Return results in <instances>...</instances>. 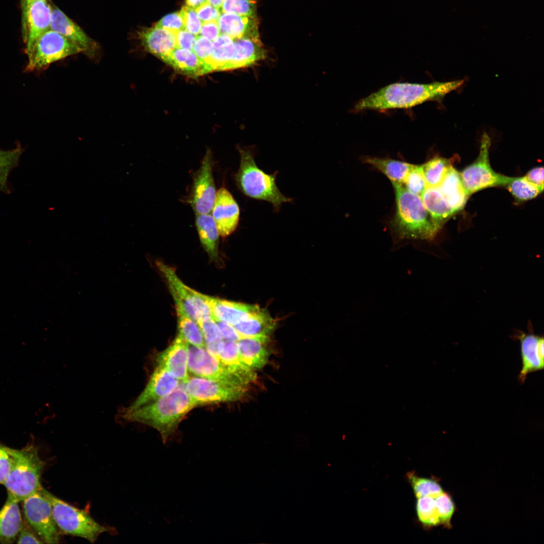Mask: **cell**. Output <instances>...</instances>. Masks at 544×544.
<instances>
[{"label":"cell","instance_id":"obj_20","mask_svg":"<svg viewBox=\"0 0 544 544\" xmlns=\"http://www.w3.org/2000/svg\"><path fill=\"white\" fill-rule=\"evenodd\" d=\"M213 317L232 325L254 314L260 308L257 305L228 301L203 294Z\"/></svg>","mask_w":544,"mask_h":544},{"label":"cell","instance_id":"obj_39","mask_svg":"<svg viewBox=\"0 0 544 544\" xmlns=\"http://www.w3.org/2000/svg\"><path fill=\"white\" fill-rule=\"evenodd\" d=\"M518 201H524L536 197L541 191L525 177H512L506 186Z\"/></svg>","mask_w":544,"mask_h":544},{"label":"cell","instance_id":"obj_17","mask_svg":"<svg viewBox=\"0 0 544 544\" xmlns=\"http://www.w3.org/2000/svg\"><path fill=\"white\" fill-rule=\"evenodd\" d=\"M181 383L165 369L157 365L144 389L127 408L135 409L162 398L174 391Z\"/></svg>","mask_w":544,"mask_h":544},{"label":"cell","instance_id":"obj_21","mask_svg":"<svg viewBox=\"0 0 544 544\" xmlns=\"http://www.w3.org/2000/svg\"><path fill=\"white\" fill-rule=\"evenodd\" d=\"M235 54L229 70L250 66L265 58L266 51L258 36H246L234 39Z\"/></svg>","mask_w":544,"mask_h":544},{"label":"cell","instance_id":"obj_13","mask_svg":"<svg viewBox=\"0 0 544 544\" xmlns=\"http://www.w3.org/2000/svg\"><path fill=\"white\" fill-rule=\"evenodd\" d=\"M216 192L212 155L211 150H208L193 177L190 203L195 215L211 213Z\"/></svg>","mask_w":544,"mask_h":544},{"label":"cell","instance_id":"obj_48","mask_svg":"<svg viewBox=\"0 0 544 544\" xmlns=\"http://www.w3.org/2000/svg\"><path fill=\"white\" fill-rule=\"evenodd\" d=\"M195 11L198 18L202 23L210 21H217L222 13L221 9L216 8L209 3L201 6Z\"/></svg>","mask_w":544,"mask_h":544},{"label":"cell","instance_id":"obj_5","mask_svg":"<svg viewBox=\"0 0 544 544\" xmlns=\"http://www.w3.org/2000/svg\"><path fill=\"white\" fill-rule=\"evenodd\" d=\"M6 448L11 458V466L4 485L8 492L22 502L42 487L40 480L45 462L33 445L20 449Z\"/></svg>","mask_w":544,"mask_h":544},{"label":"cell","instance_id":"obj_30","mask_svg":"<svg viewBox=\"0 0 544 544\" xmlns=\"http://www.w3.org/2000/svg\"><path fill=\"white\" fill-rule=\"evenodd\" d=\"M219 361L247 384L255 379V371L248 368L241 360L237 342L224 340Z\"/></svg>","mask_w":544,"mask_h":544},{"label":"cell","instance_id":"obj_16","mask_svg":"<svg viewBox=\"0 0 544 544\" xmlns=\"http://www.w3.org/2000/svg\"><path fill=\"white\" fill-rule=\"evenodd\" d=\"M515 336L520 342L522 361L518 379L523 383L528 374L543 369V337L532 332L527 333L521 331H518Z\"/></svg>","mask_w":544,"mask_h":544},{"label":"cell","instance_id":"obj_47","mask_svg":"<svg viewBox=\"0 0 544 544\" xmlns=\"http://www.w3.org/2000/svg\"><path fill=\"white\" fill-rule=\"evenodd\" d=\"M17 543H43V541L34 531L25 520L17 537Z\"/></svg>","mask_w":544,"mask_h":544},{"label":"cell","instance_id":"obj_43","mask_svg":"<svg viewBox=\"0 0 544 544\" xmlns=\"http://www.w3.org/2000/svg\"><path fill=\"white\" fill-rule=\"evenodd\" d=\"M436 506L441 524L451 527V519L455 510V505L450 496L443 492L435 497Z\"/></svg>","mask_w":544,"mask_h":544},{"label":"cell","instance_id":"obj_50","mask_svg":"<svg viewBox=\"0 0 544 544\" xmlns=\"http://www.w3.org/2000/svg\"><path fill=\"white\" fill-rule=\"evenodd\" d=\"M175 33L177 47L192 50L196 36L185 29Z\"/></svg>","mask_w":544,"mask_h":544},{"label":"cell","instance_id":"obj_12","mask_svg":"<svg viewBox=\"0 0 544 544\" xmlns=\"http://www.w3.org/2000/svg\"><path fill=\"white\" fill-rule=\"evenodd\" d=\"M188 370L194 376L246 387L248 385L230 371L204 347L189 345Z\"/></svg>","mask_w":544,"mask_h":544},{"label":"cell","instance_id":"obj_22","mask_svg":"<svg viewBox=\"0 0 544 544\" xmlns=\"http://www.w3.org/2000/svg\"><path fill=\"white\" fill-rule=\"evenodd\" d=\"M139 36L144 48L164 61L177 47L175 33L160 28H144Z\"/></svg>","mask_w":544,"mask_h":544},{"label":"cell","instance_id":"obj_27","mask_svg":"<svg viewBox=\"0 0 544 544\" xmlns=\"http://www.w3.org/2000/svg\"><path fill=\"white\" fill-rule=\"evenodd\" d=\"M438 187L455 213L463 208L469 196L463 187L460 173L453 166L449 168Z\"/></svg>","mask_w":544,"mask_h":544},{"label":"cell","instance_id":"obj_56","mask_svg":"<svg viewBox=\"0 0 544 544\" xmlns=\"http://www.w3.org/2000/svg\"><path fill=\"white\" fill-rule=\"evenodd\" d=\"M35 1L38 0H21V7L26 6L29 4L30 3Z\"/></svg>","mask_w":544,"mask_h":544},{"label":"cell","instance_id":"obj_41","mask_svg":"<svg viewBox=\"0 0 544 544\" xmlns=\"http://www.w3.org/2000/svg\"><path fill=\"white\" fill-rule=\"evenodd\" d=\"M257 3V0H224L221 10L223 13L256 17Z\"/></svg>","mask_w":544,"mask_h":544},{"label":"cell","instance_id":"obj_53","mask_svg":"<svg viewBox=\"0 0 544 544\" xmlns=\"http://www.w3.org/2000/svg\"><path fill=\"white\" fill-rule=\"evenodd\" d=\"M525 178L536 186L542 192L543 189V168L536 167L530 170L524 176Z\"/></svg>","mask_w":544,"mask_h":544},{"label":"cell","instance_id":"obj_54","mask_svg":"<svg viewBox=\"0 0 544 544\" xmlns=\"http://www.w3.org/2000/svg\"><path fill=\"white\" fill-rule=\"evenodd\" d=\"M207 3H208V0H186L185 6L196 10Z\"/></svg>","mask_w":544,"mask_h":544},{"label":"cell","instance_id":"obj_44","mask_svg":"<svg viewBox=\"0 0 544 544\" xmlns=\"http://www.w3.org/2000/svg\"><path fill=\"white\" fill-rule=\"evenodd\" d=\"M174 33L184 29V23L180 11L168 14L163 17L154 26Z\"/></svg>","mask_w":544,"mask_h":544},{"label":"cell","instance_id":"obj_55","mask_svg":"<svg viewBox=\"0 0 544 544\" xmlns=\"http://www.w3.org/2000/svg\"><path fill=\"white\" fill-rule=\"evenodd\" d=\"M224 0H208V3L217 9H221Z\"/></svg>","mask_w":544,"mask_h":544},{"label":"cell","instance_id":"obj_42","mask_svg":"<svg viewBox=\"0 0 544 544\" xmlns=\"http://www.w3.org/2000/svg\"><path fill=\"white\" fill-rule=\"evenodd\" d=\"M402 184H404L403 186L411 193L420 197L422 196L427 186L420 165L413 164Z\"/></svg>","mask_w":544,"mask_h":544},{"label":"cell","instance_id":"obj_10","mask_svg":"<svg viewBox=\"0 0 544 544\" xmlns=\"http://www.w3.org/2000/svg\"><path fill=\"white\" fill-rule=\"evenodd\" d=\"M25 520L46 543H58L60 531L54 519L51 505L40 490L22 501Z\"/></svg>","mask_w":544,"mask_h":544},{"label":"cell","instance_id":"obj_6","mask_svg":"<svg viewBox=\"0 0 544 544\" xmlns=\"http://www.w3.org/2000/svg\"><path fill=\"white\" fill-rule=\"evenodd\" d=\"M40 492L50 503L52 514L60 531L84 538L91 543L108 528L95 521L84 510L80 509L56 497L42 487Z\"/></svg>","mask_w":544,"mask_h":544},{"label":"cell","instance_id":"obj_36","mask_svg":"<svg viewBox=\"0 0 544 544\" xmlns=\"http://www.w3.org/2000/svg\"><path fill=\"white\" fill-rule=\"evenodd\" d=\"M178 333L189 345L205 348L202 331L198 323L182 313L177 311Z\"/></svg>","mask_w":544,"mask_h":544},{"label":"cell","instance_id":"obj_14","mask_svg":"<svg viewBox=\"0 0 544 544\" xmlns=\"http://www.w3.org/2000/svg\"><path fill=\"white\" fill-rule=\"evenodd\" d=\"M21 8L23 37L28 47L50 29L52 8L47 0L33 1Z\"/></svg>","mask_w":544,"mask_h":544},{"label":"cell","instance_id":"obj_26","mask_svg":"<svg viewBox=\"0 0 544 544\" xmlns=\"http://www.w3.org/2000/svg\"><path fill=\"white\" fill-rule=\"evenodd\" d=\"M178 72L189 77H198L212 71L211 66L191 50L175 48L164 61Z\"/></svg>","mask_w":544,"mask_h":544},{"label":"cell","instance_id":"obj_49","mask_svg":"<svg viewBox=\"0 0 544 544\" xmlns=\"http://www.w3.org/2000/svg\"><path fill=\"white\" fill-rule=\"evenodd\" d=\"M11 458L6 446L0 444V484L4 485L10 471Z\"/></svg>","mask_w":544,"mask_h":544},{"label":"cell","instance_id":"obj_35","mask_svg":"<svg viewBox=\"0 0 544 544\" xmlns=\"http://www.w3.org/2000/svg\"><path fill=\"white\" fill-rule=\"evenodd\" d=\"M454 161L455 157L447 159L435 156L420 165L427 187H438Z\"/></svg>","mask_w":544,"mask_h":544},{"label":"cell","instance_id":"obj_45","mask_svg":"<svg viewBox=\"0 0 544 544\" xmlns=\"http://www.w3.org/2000/svg\"><path fill=\"white\" fill-rule=\"evenodd\" d=\"M180 11L183 17L184 29L196 36L198 35L202 23L198 18L195 10L184 6Z\"/></svg>","mask_w":544,"mask_h":544},{"label":"cell","instance_id":"obj_52","mask_svg":"<svg viewBox=\"0 0 544 544\" xmlns=\"http://www.w3.org/2000/svg\"><path fill=\"white\" fill-rule=\"evenodd\" d=\"M215 320L219 327L224 340L237 342L241 338L233 325L215 319Z\"/></svg>","mask_w":544,"mask_h":544},{"label":"cell","instance_id":"obj_38","mask_svg":"<svg viewBox=\"0 0 544 544\" xmlns=\"http://www.w3.org/2000/svg\"><path fill=\"white\" fill-rule=\"evenodd\" d=\"M416 510L420 521L427 527L440 524V520L435 504V497L418 498Z\"/></svg>","mask_w":544,"mask_h":544},{"label":"cell","instance_id":"obj_25","mask_svg":"<svg viewBox=\"0 0 544 544\" xmlns=\"http://www.w3.org/2000/svg\"><path fill=\"white\" fill-rule=\"evenodd\" d=\"M217 21L221 34L227 35L233 39L246 36L259 35L257 17L222 12Z\"/></svg>","mask_w":544,"mask_h":544},{"label":"cell","instance_id":"obj_9","mask_svg":"<svg viewBox=\"0 0 544 544\" xmlns=\"http://www.w3.org/2000/svg\"><path fill=\"white\" fill-rule=\"evenodd\" d=\"M159 270L165 278L174 301L176 311L194 321L212 316L211 309L201 294L185 285L174 270L162 262H157Z\"/></svg>","mask_w":544,"mask_h":544},{"label":"cell","instance_id":"obj_31","mask_svg":"<svg viewBox=\"0 0 544 544\" xmlns=\"http://www.w3.org/2000/svg\"><path fill=\"white\" fill-rule=\"evenodd\" d=\"M363 163L372 165L385 175L392 183L402 184L413 164L389 158L366 156L361 158Z\"/></svg>","mask_w":544,"mask_h":544},{"label":"cell","instance_id":"obj_40","mask_svg":"<svg viewBox=\"0 0 544 544\" xmlns=\"http://www.w3.org/2000/svg\"><path fill=\"white\" fill-rule=\"evenodd\" d=\"M407 477L417 498L436 497L443 492L441 486L434 480L420 477L411 472L407 473Z\"/></svg>","mask_w":544,"mask_h":544},{"label":"cell","instance_id":"obj_46","mask_svg":"<svg viewBox=\"0 0 544 544\" xmlns=\"http://www.w3.org/2000/svg\"><path fill=\"white\" fill-rule=\"evenodd\" d=\"M192 51L200 59L211 66L210 62L213 51L212 41L200 35H197Z\"/></svg>","mask_w":544,"mask_h":544},{"label":"cell","instance_id":"obj_4","mask_svg":"<svg viewBox=\"0 0 544 544\" xmlns=\"http://www.w3.org/2000/svg\"><path fill=\"white\" fill-rule=\"evenodd\" d=\"M240 166L235 174V180L239 189L246 196L270 202L278 212L283 203L291 202L292 198L282 194L276 183L278 171L268 174L256 165L253 152L239 148Z\"/></svg>","mask_w":544,"mask_h":544},{"label":"cell","instance_id":"obj_24","mask_svg":"<svg viewBox=\"0 0 544 544\" xmlns=\"http://www.w3.org/2000/svg\"><path fill=\"white\" fill-rule=\"evenodd\" d=\"M20 502L12 494L8 492L7 500L0 510L1 543H12L17 539L23 523Z\"/></svg>","mask_w":544,"mask_h":544},{"label":"cell","instance_id":"obj_11","mask_svg":"<svg viewBox=\"0 0 544 544\" xmlns=\"http://www.w3.org/2000/svg\"><path fill=\"white\" fill-rule=\"evenodd\" d=\"M184 387L197 405L235 401L245 394L247 387L193 376L184 383Z\"/></svg>","mask_w":544,"mask_h":544},{"label":"cell","instance_id":"obj_28","mask_svg":"<svg viewBox=\"0 0 544 544\" xmlns=\"http://www.w3.org/2000/svg\"><path fill=\"white\" fill-rule=\"evenodd\" d=\"M421 198L434 223L440 229L455 214L438 187H427Z\"/></svg>","mask_w":544,"mask_h":544},{"label":"cell","instance_id":"obj_32","mask_svg":"<svg viewBox=\"0 0 544 544\" xmlns=\"http://www.w3.org/2000/svg\"><path fill=\"white\" fill-rule=\"evenodd\" d=\"M195 224L202 246L211 258H216L220 235L212 216L195 215Z\"/></svg>","mask_w":544,"mask_h":544},{"label":"cell","instance_id":"obj_1","mask_svg":"<svg viewBox=\"0 0 544 544\" xmlns=\"http://www.w3.org/2000/svg\"><path fill=\"white\" fill-rule=\"evenodd\" d=\"M463 80L428 84L396 83L386 86L359 100L355 113L365 110L384 111L408 109L427 101H440L447 94L460 88Z\"/></svg>","mask_w":544,"mask_h":544},{"label":"cell","instance_id":"obj_23","mask_svg":"<svg viewBox=\"0 0 544 544\" xmlns=\"http://www.w3.org/2000/svg\"><path fill=\"white\" fill-rule=\"evenodd\" d=\"M269 337H242L237 341L241 361L248 368L255 371L263 367L268 359Z\"/></svg>","mask_w":544,"mask_h":544},{"label":"cell","instance_id":"obj_51","mask_svg":"<svg viewBox=\"0 0 544 544\" xmlns=\"http://www.w3.org/2000/svg\"><path fill=\"white\" fill-rule=\"evenodd\" d=\"M220 35L218 21H210L202 23L199 35L213 42Z\"/></svg>","mask_w":544,"mask_h":544},{"label":"cell","instance_id":"obj_19","mask_svg":"<svg viewBox=\"0 0 544 544\" xmlns=\"http://www.w3.org/2000/svg\"><path fill=\"white\" fill-rule=\"evenodd\" d=\"M189 344L178 334L172 343L157 358V365L171 374L182 383L189 378L188 374Z\"/></svg>","mask_w":544,"mask_h":544},{"label":"cell","instance_id":"obj_8","mask_svg":"<svg viewBox=\"0 0 544 544\" xmlns=\"http://www.w3.org/2000/svg\"><path fill=\"white\" fill-rule=\"evenodd\" d=\"M491 145L490 137L484 132L481 139L479 156L460 173L468 196L486 188L506 186L512 178L497 173L491 167L489 160Z\"/></svg>","mask_w":544,"mask_h":544},{"label":"cell","instance_id":"obj_34","mask_svg":"<svg viewBox=\"0 0 544 544\" xmlns=\"http://www.w3.org/2000/svg\"><path fill=\"white\" fill-rule=\"evenodd\" d=\"M197 323L202 331L207 351L219 360L224 339L219 327L213 316L199 319Z\"/></svg>","mask_w":544,"mask_h":544},{"label":"cell","instance_id":"obj_15","mask_svg":"<svg viewBox=\"0 0 544 544\" xmlns=\"http://www.w3.org/2000/svg\"><path fill=\"white\" fill-rule=\"evenodd\" d=\"M212 212L220 236L227 237L236 230L239 221L240 209L226 188L221 187L217 191Z\"/></svg>","mask_w":544,"mask_h":544},{"label":"cell","instance_id":"obj_37","mask_svg":"<svg viewBox=\"0 0 544 544\" xmlns=\"http://www.w3.org/2000/svg\"><path fill=\"white\" fill-rule=\"evenodd\" d=\"M24 150L18 146L14 149L3 150L0 149V190L6 193L9 192L8 186V178L11 170L16 167L21 155Z\"/></svg>","mask_w":544,"mask_h":544},{"label":"cell","instance_id":"obj_7","mask_svg":"<svg viewBox=\"0 0 544 544\" xmlns=\"http://www.w3.org/2000/svg\"><path fill=\"white\" fill-rule=\"evenodd\" d=\"M83 52L82 49L57 32L49 29L30 46L26 47V70H39L68 56Z\"/></svg>","mask_w":544,"mask_h":544},{"label":"cell","instance_id":"obj_2","mask_svg":"<svg viewBox=\"0 0 544 544\" xmlns=\"http://www.w3.org/2000/svg\"><path fill=\"white\" fill-rule=\"evenodd\" d=\"M197 405L186 391L184 383L168 395L140 407L122 411L127 421L157 430L164 443L173 436L182 419Z\"/></svg>","mask_w":544,"mask_h":544},{"label":"cell","instance_id":"obj_18","mask_svg":"<svg viewBox=\"0 0 544 544\" xmlns=\"http://www.w3.org/2000/svg\"><path fill=\"white\" fill-rule=\"evenodd\" d=\"M50 29L79 46L86 55L93 56L96 53V42L58 8L52 9Z\"/></svg>","mask_w":544,"mask_h":544},{"label":"cell","instance_id":"obj_3","mask_svg":"<svg viewBox=\"0 0 544 544\" xmlns=\"http://www.w3.org/2000/svg\"><path fill=\"white\" fill-rule=\"evenodd\" d=\"M396 210L391 222L394 245L406 241H433L440 230L425 208L420 196L402 184L392 183Z\"/></svg>","mask_w":544,"mask_h":544},{"label":"cell","instance_id":"obj_29","mask_svg":"<svg viewBox=\"0 0 544 544\" xmlns=\"http://www.w3.org/2000/svg\"><path fill=\"white\" fill-rule=\"evenodd\" d=\"M276 324L275 320L266 310L260 309L254 314L233 326L241 338L269 337L275 330Z\"/></svg>","mask_w":544,"mask_h":544},{"label":"cell","instance_id":"obj_33","mask_svg":"<svg viewBox=\"0 0 544 544\" xmlns=\"http://www.w3.org/2000/svg\"><path fill=\"white\" fill-rule=\"evenodd\" d=\"M213 51L210 62L213 71L229 70V66L235 54L234 39L221 34L213 42Z\"/></svg>","mask_w":544,"mask_h":544}]
</instances>
